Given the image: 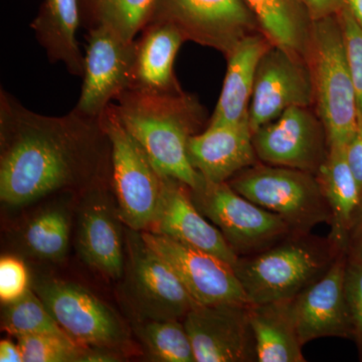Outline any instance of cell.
Instances as JSON below:
<instances>
[{
    "instance_id": "1",
    "label": "cell",
    "mask_w": 362,
    "mask_h": 362,
    "mask_svg": "<svg viewBox=\"0 0 362 362\" xmlns=\"http://www.w3.org/2000/svg\"><path fill=\"white\" fill-rule=\"evenodd\" d=\"M112 168L100 118L45 116L0 90V199L23 206L66 188L100 185Z\"/></svg>"
},
{
    "instance_id": "2",
    "label": "cell",
    "mask_w": 362,
    "mask_h": 362,
    "mask_svg": "<svg viewBox=\"0 0 362 362\" xmlns=\"http://www.w3.org/2000/svg\"><path fill=\"white\" fill-rule=\"evenodd\" d=\"M113 104L124 128L142 147L162 177L195 189L204 177L188 158V140L197 134L202 113L197 100L180 93L126 90Z\"/></svg>"
},
{
    "instance_id": "3",
    "label": "cell",
    "mask_w": 362,
    "mask_h": 362,
    "mask_svg": "<svg viewBox=\"0 0 362 362\" xmlns=\"http://www.w3.org/2000/svg\"><path fill=\"white\" fill-rule=\"evenodd\" d=\"M295 235L233 266L250 304L293 299L321 277L341 252L327 240Z\"/></svg>"
},
{
    "instance_id": "4",
    "label": "cell",
    "mask_w": 362,
    "mask_h": 362,
    "mask_svg": "<svg viewBox=\"0 0 362 362\" xmlns=\"http://www.w3.org/2000/svg\"><path fill=\"white\" fill-rule=\"evenodd\" d=\"M314 97L329 146H347L358 123V107L341 25L337 16L312 21Z\"/></svg>"
},
{
    "instance_id": "5",
    "label": "cell",
    "mask_w": 362,
    "mask_h": 362,
    "mask_svg": "<svg viewBox=\"0 0 362 362\" xmlns=\"http://www.w3.org/2000/svg\"><path fill=\"white\" fill-rule=\"evenodd\" d=\"M240 195L282 216L297 235H308L331 214L316 176L299 169L255 164L228 181Z\"/></svg>"
},
{
    "instance_id": "6",
    "label": "cell",
    "mask_w": 362,
    "mask_h": 362,
    "mask_svg": "<svg viewBox=\"0 0 362 362\" xmlns=\"http://www.w3.org/2000/svg\"><path fill=\"white\" fill-rule=\"evenodd\" d=\"M100 120L111 142V175L119 216L131 230H148L160 204L163 177L124 128L113 103Z\"/></svg>"
},
{
    "instance_id": "7",
    "label": "cell",
    "mask_w": 362,
    "mask_h": 362,
    "mask_svg": "<svg viewBox=\"0 0 362 362\" xmlns=\"http://www.w3.org/2000/svg\"><path fill=\"white\" fill-rule=\"evenodd\" d=\"M195 206L223 233L238 257H247L297 235L278 214L240 195L228 182L204 181L190 189Z\"/></svg>"
},
{
    "instance_id": "8",
    "label": "cell",
    "mask_w": 362,
    "mask_h": 362,
    "mask_svg": "<svg viewBox=\"0 0 362 362\" xmlns=\"http://www.w3.org/2000/svg\"><path fill=\"white\" fill-rule=\"evenodd\" d=\"M150 23L175 25L185 40L226 56L240 40L261 28L246 0H154Z\"/></svg>"
},
{
    "instance_id": "9",
    "label": "cell",
    "mask_w": 362,
    "mask_h": 362,
    "mask_svg": "<svg viewBox=\"0 0 362 362\" xmlns=\"http://www.w3.org/2000/svg\"><path fill=\"white\" fill-rule=\"evenodd\" d=\"M33 291L66 337L81 346L115 349L127 342V330L118 315L83 286L49 279L35 284Z\"/></svg>"
},
{
    "instance_id": "10",
    "label": "cell",
    "mask_w": 362,
    "mask_h": 362,
    "mask_svg": "<svg viewBox=\"0 0 362 362\" xmlns=\"http://www.w3.org/2000/svg\"><path fill=\"white\" fill-rule=\"evenodd\" d=\"M127 286L145 319L183 320L197 303L170 265L148 246L141 232L127 233Z\"/></svg>"
},
{
    "instance_id": "11",
    "label": "cell",
    "mask_w": 362,
    "mask_h": 362,
    "mask_svg": "<svg viewBox=\"0 0 362 362\" xmlns=\"http://www.w3.org/2000/svg\"><path fill=\"white\" fill-rule=\"evenodd\" d=\"M87 42L82 90L74 110L100 118L112 101L132 86L137 40L98 28L88 30Z\"/></svg>"
},
{
    "instance_id": "12",
    "label": "cell",
    "mask_w": 362,
    "mask_h": 362,
    "mask_svg": "<svg viewBox=\"0 0 362 362\" xmlns=\"http://www.w3.org/2000/svg\"><path fill=\"white\" fill-rule=\"evenodd\" d=\"M142 238L170 265L199 305L250 304L233 267L214 255L159 233Z\"/></svg>"
},
{
    "instance_id": "13",
    "label": "cell",
    "mask_w": 362,
    "mask_h": 362,
    "mask_svg": "<svg viewBox=\"0 0 362 362\" xmlns=\"http://www.w3.org/2000/svg\"><path fill=\"white\" fill-rule=\"evenodd\" d=\"M298 56L272 44L262 57L249 109L252 133L273 122L288 109L308 107L313 101L311 71Z\"/></svg>"
},
{
    "instance_id": "14",
    "label": "cell",
    "mask_w": 362,
    "mask_h": 362,
    "mask_svg": "<svg viewBox=\"0 0 362 362\" xmlns=\"http://www.w3.org/2000/svg\"><path fill=\"white\" fill-rule=\"evenodd\" d=\"M255 151L266 164L317 173L329 151L322 122L308 107L288 109L252 133Z\"/></svg>"
},
{
    "instance_id": "15",
    "label": "cell",
    "mask_w": 362,
    "mask_h": 362,
    "mask_svg": "<svg viewBox=\"0 0 362 362\" xmlns=\"http://www.w3.org/2000/svg\"><path fill=\"white\" fill-rule=\"evenodd\" d=\"M249 304L199 305L183 319L197 362L257 361Z\"/></svg>"
},
{
    "instance_id": "16",
    "label": "cell",
    "mask_w": 362,
    "mask_h": 362,
    "mask_svg": "<svg viewBox=\"0 0 362 362\" xmlns=\"http://www.w3.org/2000/svg\"><path fill=\"white\" fill-rule=\"evenodd\" d=\"M346 262V252H339L320 278L293 298V316L302 344L318 338L352 337L344 289Z\"/></svg>"
},
{
    "instance_id": "17",
    "label": "cell",
    "mask_w": 362,
    "mask_h": 362,
    "mask_svg": "<svg viewBox=\"0 0 362 362\" xmlns=\"http://www.w3.org/2000/svg\"><path fill=\"white\" fill-rule=\"evenodd\" d=\"M148 230L209 252L233 267L239 259L220 230L195 206L190 188L173 178L163 177L160 204Z\"/></svg>"
},
{
    "instance_id": "18",
    "label": "cell",
    "mask_w": 362,
    "mask_h": 362,
    "mask_svg": "<svg viewBox=\"0 0 362 362\" xmlns=\"http://www.w3.org/2000/svg\"><path fill=\"white\" fill-rule=\"evenodd\" d=\"M78 220V251L90 268L119 279L125 270L121 218L101 185L89 188Z\"/></svg>"
},
{
    "instance_id": "19",
    "label": "cell",
    "mask_w": 362,
    "mask_h": 362,
    "mask_svg": "<svg viewBox=\"0 0 362 362\" xmlns=\"http://www.w3.org/2000/svg\"><path fill=\"white\" fill-rule=\"evenodd\" d=\"M188 158L206 181L228 182L233 176L256 164L249 121L228 125L209 126L188 140Z\"/></svg>"
},
{
    "instance_id": "20",
    "label": "cell",
    "mask_w": 362,
    "mask_h": 362,
    "mask_svg": "<svg viewBox=\"0 0 362 362\" xmlns=\"http://www.w3.org/2000/svg\"><path fill=\"white\" fill-rule=\"evenodd\" d=\"M268 37L250 33L240 40L228 56V69L221 96L209 126L249 121L255 78L262 57L271 47Z\"/></svg>"
},
{
    "instance_id": "21",
    "label": "cell",
    "mask_w": 362,
    "mask_h": 362,
    "mask_svg": "<svg viewBox=\"0 0 362 362\" xmlns=\"http://www.w3.org/2000/svg\"><path fill=\"white\" fill-rule=\"evenodd\" d=\"M185 37L175 25L150 23L137 40L133 82L130 89L152 93L181 92L175 62Z\"/></svg>"
},
{
    "instance_id": "22",
    "label": "cell",
    "mask_w": 362,
    "mask_h": 362,
    "mask_svg": "<svg viewBox=\"0 0 362 362\" xmlns=\"http://www.w3.org/2000/svg\"><path fill=\"white\" fill-rule=\"evenodd\" d=\"M78 26V0H42L30 25L49 62L63 63L71 75L83 77L85 54L77 40Z\"/></svg>"
},
{
    "instance_id": "23",
    "label": "cell",
    "mask_w": 362,
    "mask_h": 362,
    "mask_svg": "<svg viewBox=\"0 0 362 362\" xmlns=\"http://www.w3.org/2000/svg\"><path fill=\"white\" fill-rule=\"evenodd\" d=\"M316 180L331 214L330 242L345 252L352 221L361 202L362 189L349 168L346 146H329Z\"/></svg>"
},
{
    "instance_id": "24",
    "label": "cell",
    "mask_w": 362,
    "mask_h": 362,
    "mask_svg": "<svg viewBox=\"0 0 362 362\" xmlns=\"http://www.w3.org/2000/svg\"><path fill=\"white\" fill-rule=\"evenodd\" d=\"M292 300L247 306L257 361H306L293 316Z\"/></svg>"
},
{
    "instance_id": "25",
    "label": "cell",
    "mask_w": 362,
    "mask_h": 362,
    "mask_svg": "<svg viewBox=\"0 0 362 362\" xmlns=\"http://www.w3.org/2000/svg\"><path fill=\"white\" fill-rule=\"evenodd\" d=\"M273 45L303 54L310 44L312 20L300 0H246Z\"/></svg>"
},
{
    "instance_id": "26",
    "label": "cell",
    "mask_w": 362,
    "mask_h": 362,
    "mask_svg": "<svg viewBox=\"0 0 362 362\" xmlns=\"http://www.w3.org/2000/svg\"><path fill=\"white\" fill-rule=\"evenodd\" d=\"M154 0H78L81 25L108 28L133 40L147 25Z\"/></svg>"
},
{
    "instance_id": "27",
    "label": "cell",
    "mask_w": 362,
    "mask_h": 362,
    "mask_svg": "<svg viewBox=\"0 0 362 362\" xmlns=\"http://www.w3.org/2000/svg\"><path fill=\"white\" fill-rule=\"evenodd\" d=\"M137 333L154 361L197 362L182 320L145 319Z\"/></svg>"
},
{
    "instance_id": "28",
    "label": "cell",
    "mask_w": 362,
    "mask_h": 362,
    "mask_svg": "<svg viewBox=\"0 0 362 362\" xmlns=\"http://www.w3.org/2000/svg\"><path fill=\"white\" fill-rule=\"evenodd\" d=\"M2 329L16 338L33 334L66 337L42 300L30 288L20 299L6 305Z\"/></svg>"
},
{
    "instance_id": "29",
    "label": "cell",
    "mask_w": 362,
    "mask_h": 362,
    "mask_svg": "<svg viewBox=\"0 0 362 362\" xmlns=\"http://www.w3.org/2000/svg\"><path fill=\"white\" fill-rule=\"evenodd\" d=\"M70 242V221L61 209H49L35 216L25 233L28 251L37 258L61 261Z\"/></svg>"
},
{
    "instance_id": "30",
    "label": "cell",
    "mask_w": 362,
    "mask_h": 362,
    "mask_svg": "<svg viewBox=\"0 0 362 362\" xmlns=\"http://www.w3.org/2000/svg\"><path fill=\"white\" fill-rule=\"evenodd\" d=\"M23 362L78 361L85 347L68 337L52 334H33L16 337Z\"/></svg>"
},
{
    "instance_id": "31",
    "label": "cell",
    "mask_w": 362,
    "mask_h": 362,
    "mask_svg": "<svg viewBox=\"0 0 362 362\" xmlns=\"http://www.w3.org/2000/svg\"><path fill=\"white\" fill-rule=\"evenodd\" d=\"M337 16L341 25L347 61L356 89L357 107L362 115V28L344 4Z\"/></svg>"
},
{
    "instance_id": "32",
    "label": "cell",
    "mask_w": 362,
    "mask_h": 362,
    "mask_svg": "<svg viewBox=\"0 0 362 362\" xmlns=\"http://www.w3.org/2000/svg\"><path fill=\"white\" fill-rule=\"evenodd\" d=\"M347 255L344 289L351 321L352 337L362 356V259Z\"/></svg>"
},
{
    "instance_id": "33",
    "label": "cell",
    "mask_w": 362,
    "mask_h": 362,
    "mask_svg": "<svg viewBox=\"0 0 362 362\" xmlns=\"http://www.w3.org/2000/svg\"><path fill=\"white\" fill-rule=\"evenodd\" d=\"M30 289V276L25 263L13 256L0 259V300L9 304L20 299Z\"/></svg>"
},
{
    "instance_id": "34",
    "label": "cell",
    "mask_w": 362,
    "mask_h": 362,
    "mask_svg": "<svg viewBox=\"0 0 362 362\" xmlns=\"http://www.w3.org/2000/svg\"><path fill=\"white\" fill-rule=\"evenodd\" d=\"M346 157L349 168L362 189V115L359 112L356 133L346 146Z\"/></svg>"
},
{
    "instance_id": "35",
    "label": "cell",
    "mask_w": 362,
    "mask_h": 362,
    "mask_svg": "<svg viewBox=\"0 0 362 362\" xmlns=\"http://www.w3.org/2000/svg\"><path fill=\"white\" fill-rule=\"evenodd\" d=\"M310 14L312 21L337 16L343 7L342 0H300Z\"/></svg>"
},
{
    "instance_id": "36",
    "label": "cell",
    "mask_w": 362,
    "mask_h": 362,
    "mask_svg": "<svg viewBox=\"0 0 362 362\" xmlns=\"http://www.w3.org/2000/svg\"><path fill=\"white\" fill-rule=\"evenodd\" d=\"M345 252L362 259V197L350 228Z\"/></svg>"
},
{
    "instance_id": "37",
    "label": "cell",
    "mask_w": 362,
    "mask_h": 362,
    "mask_svg": "<svg viewBox=\"0 0 362 362\" xmlns=\"http://www.w3.org/2000/svg\"><path fill=\"white\" fill-rule=\"evenodd\" d=\"M0 361L23 362V352L18 343L4 339L0 341Z\"/></svg>"
},
{
    "instance_id": "38",
    "label": "cell",
    "mask_w": 362,
    "mask_h": 362,
    "mask_svg": "<svg viewBox=\"0 0 362 362\" xmlns=\"http://www.w3.org/2000/svg\"><path fill=\"white\" fill-rule=\"evenodd\" d=\"M342 1L343 4L349 8L354 20L362 28V0H342Z\"/></svg>"
}]
</instances>
